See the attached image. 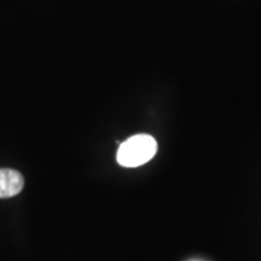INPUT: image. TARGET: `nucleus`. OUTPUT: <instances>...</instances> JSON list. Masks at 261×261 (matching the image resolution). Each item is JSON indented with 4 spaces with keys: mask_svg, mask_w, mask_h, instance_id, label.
Here are the masks:
<instances>
[{
    "mask_svg": "<svg viewBox=\"0 0 261 261\" xmlns=\"http://www.w3.org/2000/svg\"><path fill=\"white\" fill-rule=\"evenodd\" d=\"M158 151V143L149 135L132 136L121 143L116 160L122 167H139L149 162Z\"/></svg>",
    "mask_w": 261,
    "mask_h": 261,
    "instance_id": "f257e3e1",
    "label": "nucleus"
},
{
    "mask_svg": "<svg viewBox=\"0 0 261 261\" xmlns=\"http://www.w3.org/2000/svg\"><path fill=\"white\" fill-rule=\"evenodd\" d=\"M24 179L15 169H0V198L14 197L22 191Z\"/></svg>",
    "mask_w": 261,
    "mask_h": 261,
    "instance_id": "f03ea898",
    "label": "nucleus"
}]
</instances>
